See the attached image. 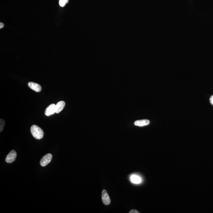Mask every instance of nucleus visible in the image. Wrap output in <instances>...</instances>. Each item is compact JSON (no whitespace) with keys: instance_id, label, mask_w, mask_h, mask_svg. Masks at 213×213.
Segmentation results:
<instances>
[{"instance_id":"nucleus-14","label":"nucleus","mask_w":213,"mask_h":213,"mask_svg":"<svg viewBox=\"0 0 213 213\" xmlns=\"http://www.w3.org/2000/svg\"><path fill=\"white\" fill-rule=\"evenodd\" d=\"M4 24L2 23H0V29H1L3 28L4 27Z\"/></svg>"},{"instance_id":"nucleus-1","label":"nucleus","mask_w":213,"mask_h":213,"mask_svg":"<svg viewBox=\"0 0 213 213\" xmlns=\"http://www.w3.org/2000/svg\"><path fill=\"white\" fill-rule=\"evenodd\" d=\"M31 131L33 137L37 139H41L44 137V131L37 125H33L31 127Z\"/></svg>"},{"instance_id":"nucleus-13","label":"nucleus","mask_w":213,"mask_h":213,"mask_svg":"<svg viewBox=\"0 0 213 213\" xmlns=\"http://www.w3.org/2000/svg\"><path fill=\"white\" fill-rule=\"evenodd\" d=\"M210 101L211 104L213 106V96H212L210 98Z\"/></svg>"},{"instance_id":"nucleus-7","label":"nucleus","mask_w":213,"mask_h":213,"mask_svg":"<svg viewBox=\"0 0 213 213\" xmlns=\"http://www.w3.org/2000/svg\"><path fill=\"white\" fill-rule=\"evenodd\" d=\"M65 106V103L64 102L62 101L58 102L55 105V109H56V113L58 114L60 113Z\"/></svg>"},{"instance_id":"nucleus-5","label":"nucleus","mask_w":213,"mask_h":213,"mask_svg":"<svg viewBox=\"0 0 213 213\" xmlns=\"http://www.w3.org/2000/svg\"><path fill=\"white\" fill-rule=\"evenodd\" d=\"M55 113H56V109H55V105L54 104H52L47 107L45 112V115L48 117L53 115Z\"/></svg>"},{"instance_id":"nucleus-9","label":"nucleus","mask_w":213,"mask_h":213,"mask_svg":"<svg viewBox=\"0 0 213 213\" xmlns=\"http://www.w3.org/2000/svg\"><path fill=\"white\" fill-rule=\"evenodd\" d=\"M131 182L134 184H140L141 182V179L139 177L136 175H133L130 177Z\"/></svg>"},{"instance_id":"nucleus-8","label":"nucleus","mask_w":213,"mask_h":213,"mask_svg":"<svg viewBox=\"0 0 213 213\" xmlns=\"http://www.w3.org/2000/svg\"><path fill=\"white\" fill-rule=\"evenodd\" d=\"M149 123H150V121L149 120L144 119V120H139L135 121L134 122V124L136 126L143 127V126L149 125Z\"/></svg>"},{"instance_id":"nucleus-4","label":"nucleus","mask_w":213,"mask_h":213,"mask_svg":"<svg viewBox=\"0 0 213 213\" xmlns=\"http://www.w3.org/2000/svg\"><path fill=\"white\" fill-rule=\"evenodd\" d=\"M102 200L103 202L106 205L109 204L111 202V200L106 190H103L102 194Z\"/></svg>"},{"instance_id":"nucleus-6","label":"nucleus","mask_w":213,"mask_h":213,"mask_svg":"<svg viewBox=\"0 0 213 213\" xmlns=\"http://www.w3.org/2000/svg\"><path fill=\"white\" fill-rule=\"evenodd\" d=\"M28 86L31 89L36 92H40L42 90V87L40 85L34 82H31L29 83Z\"/></svg>"},{"instance_id":"nucleus-12","label":"nucleus","mask_w":213,"mask_h":213,"mask_svg":"<svg viewBox=\"0 0 213 213\" xmlns=\"http://www.w3.org/2000/svg\"><path fill=\"white\" fill-rule=\"evenodd\" d=\"M129 213H139V212L136 210H132L129 212Z\"/></svg>"},{"instance_id":"nucleus-3","label":"nucleus","mask_w":213,"mask_h":213,"mask_svg":"<svg viewBox=\"0 0 213 213\" xmlns=\"http://www.w3.org/2000/svg\"><path fill=\"white\" fill-rule=\"evenodd\" d=\"M17 157V153L14 150L10 151V153L7 155L5 159V161L7 163H12L15 161Z\"/></svg>"},{"instance_id":"nucleus-10","label":"nucleus","mask_w":213,"mask_h":213,"mask_svg":"<svg viewBox=\"0 0 213 213\" xmlns=\"http://www.w3.org/2000/svg\"><path fill=\"white\" fill-rule=\"evenodd\" d=\"M68 3V0H59V5L61 7H64Z\"/></svg>"},{"instance_id":"nucleus-2","label":"nucleus","mask_w":213,"mask_h":213,"mask_svg":"<svg viewBox=\"0 0 213 213\" xmlns=\"http://www.w3.org/2000/svg\"><path fill=\"white\" fill-rule=\"evenodd\" d=\"M52 156L51 154H47L45 155L41 159L40 164L41 166L45 167L49 164L52 159Z\"/></svg>"},{"instance_id":"nucleus-11","label":"nucleus","mask_w":213,"mask_h":213,"mask_svg":"<svg viewBox=\"0 0 213 213\" xmlns=\"http://www.w3.org/2000/svg\"><path fill=\"white\" fill-rule=\"evenodd\" d=\"M5 125V121L3 119H1V120H0V131L1 132L3 129Z\"/></svg>"}]
</instances>
